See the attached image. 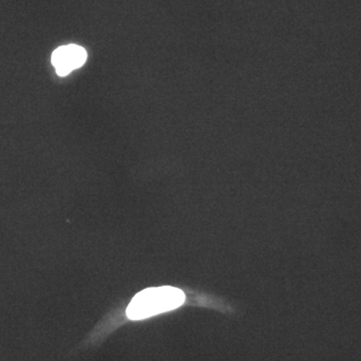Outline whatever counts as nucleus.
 <instances>
[{"instance_id": "1", "label": "nucleus", "mask_w": 361, "mask_h": 361, "mask_svg": "<svg viewBox=\"0 0 361 361\" xmlns=\"http://www.w3.org/2000/svg\"><path fill=\"white\" fill-rule=\"evenodd\" d=\"M184 292L175 287L163 286L147 288L132 299L127 315L132 320H142L174 310L185 302Z\"/></svg>"}, {"instance_id": "2", "label": "nucleus", "mask_w": 361, "mask_h": 361, "mask_svg": "<svg viewBox=\"0 0 361 361\" xmlns=\"http://www.w3.org/2000/svg\"><path fill=\"white\" fill-rule=\"evenodd\" d=\"M87 54L85 49L75 44L65 45L54 51L51 63L61 77H66L71 71L84 66Z\"/></svg>"}]
</instances>
